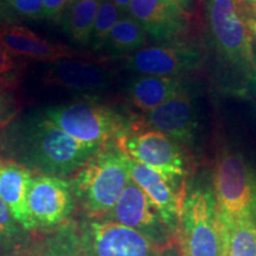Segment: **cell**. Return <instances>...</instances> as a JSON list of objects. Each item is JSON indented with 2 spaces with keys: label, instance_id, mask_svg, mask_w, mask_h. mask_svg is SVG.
Returning a JSON list of instances; mask_svg holds the SVG:
<instances>
[{
  "label": "cell",
  "instance_id": "obj_21",
  "mask_svg": "<svg viewBox=\"0 0 256 256\" xmlns=\"http://www.w3.org/2000/svg\"><path fill=\"white\" fill-rule=\"evenodd\" d=\"M147 34L130 16H122L106 40L104 48L112 54H133L145 48Z\"/></svg>",
  "mask_w": 256,
  "mask_h": 256
},
{
  "label": "cell",
  "instance_id": "obj_10",
  "mask_svg": "<svg viewBox=\"0 0 256 256\" xmlns=\"http://www.w3.org/2000/svg\"><path fill=\"white\" fill-rule=\"evenodd\" d=\"M110 220L144 234L159 247L166 249L172 242L171 234L160 220L147 194L130 179L116 204L108 214ZM171 238H174L171 236Z\"/></svg>",
  "mask_w": 256,
  "mask_h": 256
},
{
  "label": "cell",
  "instance_id": "obj_11",
  "mask_svg": "<svg viewBox=\"0 0 256 256\" xmlns=\"http://www.w3.org/2000/svg\"><path fill=\"white\" fill-rule=\"evenodd\" d=\"M74 194L72 184L62 177L34 176L28 204L37 226L62 223L74 209Z\"/></svg>",
  "mask_w": 256,
  "mask_h": 256
},
{
  "label": "cell",
  "instance_id": "obj_16",
  "mask_svg": "<svg viewBox=\"0 0 256 256\" xmlns=\"http://www.w3.org/2000/svg\"><path fill=\"white\" fill-rule=\"evenodd\" d=\"M0 43L12 56L34 60L52 63L64 58H76L78 56L72 48L46 40L30 28L19 25L0 26Z\"/></svg>",
  "mask_w": 256,
  "mask_h": 256
},
{
  "label": "cell",
  "instance_id": "obj_24",
  "mask_svg": "<svg viewBox=\"0 0 256 256\" xmlns=\"http://www.w3.org/2000/svg\"><path fill=\"white\" fill-rule=\"evenodd\" d=\"M23 230L0 198V250H11L17 247L23 240Z\"/></svg>",
  "mask_w": 256,
  "mask_h": 256
},
{
  "label": "cell",
  "instance_id": "obj_25",
  "mask_svg": "<svg viewBox=\"0 0 256 256\" xmlns=\"http://www.w3.org/2000/svg\"><path fill=\"white\" fill-rule=\"evenodd\" d=\"M19 112V104L11 88L0 84V130L16 120Z\"/></svg>",
  "mask_w": 256,
  "mask_h": 256
},
{
  "label": "cell",
  "instance_id": "obj_27",
  "mask_svg": "<svg viewBox=\"0 0 256 256\" xmlns=\"http://www.w3.org/2000/svg\"><path fill=\"white\" fill-rule=\"evenodd\" d=\"M8 5L16 14L28 19L44 18L43 0H8Z\"/></svg>",
  "mask_w": 256,
  "mask_h": 256
},
{
  "label": "cell",
  "instance_id": "obj_35",
  "mask_svg": "<svg viewBox=\"0 0 256 256\" xmlns=\"http://www.w3.org/2000/svg\"><path fill=\"white\" fill-rule=\"evenodd\" d=\"M252 81H254L255 86H256V58H255V66H254V70H252Z\"/></svg>",
  "mask_w": 256,
  "mask_h": 256
},
{
  "label": "cell",
  "instance_id": "obj_26",
  "mask_svg": "<svg viewBox=\"0 0 256 256\" xmlns=\"http://www.w3.org/2000/svg\"><path fill=\"white\" fill-rule=\"evenodd\" d=\"M19 66L14 57L0 43V84L12 88L17 84Z\"/></svg>",
  "mask_w": 256,
  "mask_h": 256
},
{
  "label": "cell",
  "instance_id": "obj_30",
  "mask_svg": "<svg viewBox=\"0 0 256 256\" xmlns=\"http://www.w3.org/2000/svg\"><path fill=\"white\" fill-rule=\"evenodd\" d=\"M112 2L118 6V8L122 12V14L130 12V5L132 0H112Z\"/></svg>",
  "mask_w": 256,
  "mask_h": 256
},
{
  "label": "cell",
  "instance_id": "obj_20",
  "mask_svg": "<svg viewBox=\"0 0 256 256\" xmlns=\"http://www.w3.org/2000/svg\"><path fill=\"white\" fill-rule=\"evenodd\" d=\"M101 0H72L62 14L63 28L70 40L82 46L90 43L94 22Z\"/></svg>",
  "mask_w": 256,
  "mask_h": 256
},
{
  "label": "cell",
  "instance_id": "obj_7",
  "mask_svg": "<svg viewBox=\"0 0 256 256\" xmlns=\"http://www.w3.org/2000/svg\"><path fill=\"white\" fill-rule=\"evenodd\" d=\"M118 145L134 162L178 180L185 174V160L172 138L154 130H127L116 139Z\"/></svg>",
  "mask_w": 256,
  "mask_h": 256
},
{
  "label": "cell",
  "instance_id": "obj_22",
  "mask_svg": "<svg viewBox=\"0 0 256 256\" xmlns=\"http://www.w3.org/2000/svg\"><path fill=\"white\" fill-rule=\"evenodd\" d=\"M122 16V12L112 0H101L89 44H92L95 49H100L104 46L112 28L115 26V24L120 20Z\"/></svg>",
  "mask_w": 256,
  "mask_h": 256
},
{
  "label": "cell",
  "instance_id": "obj_18",
  "mask_svg": "<svg viewBox=\"0 0 256 256\" xmlns=\"http://www.w3.org/2000/svg\"><path fill=\"white\" fill-rule=\"evenodd\" d=\"M185 92L179 78L138 75L127 87V98L138 110L148 113L166 101Z\"/></svg>",
  "mask_w": 256,
  "mask_h": 256
},
{
  "label": "cell",
  "instance_id": "obj_13",
  "mask_svg": "<svg viewBox=\"0 0 256 256\" xmlns=\"http://www.w3.org/2000/svg\"><path fill=\"white\" fill-rule=\"evenodd\" d=\"M43 81L48 86L66 89L82 95L104 92L114 81V72L102 63L64 58L50 64Z\"/></svg>",
  "mask_w": 256,
  "mask_h": 256
},
{
  "label": "cell",
  "instance_id": "obj_9",
  "mask_svg": "<svg viewBox=\"0 0 256 256\" xmlns=\"http://www.w3.org/2000/svg\"><path fill=\"white\" fill-rule=\"evenodd\" d=\"M202 52L200 48L188 44H172L162 46H145L130 54L126 66L139 75L178 78L200 66Z\"/></svg>",
  "mask_w": 256,
  "mask_h": 256
},
{
  "label": "cell",
  "instance_id": "obj_6",
  "mask_svg": "<svg viewBox=\"0 0 256 256\" xmlns=\"http://www.w3.org/2000/svg\"><path fill=\"white\" fill-rule=\"evenodd\" d=\"M84 256H156L164 250L144 234L114 220H92L80 236Z\"/></svg>",
  "mask_w": 256,
  "mask_h": 256
},
{
  "label": "cell",
  "instance_id": "obj_19",
  "mask_svg": "<svg viewBox=\"0 0 256 256\" xmlns=\"http://www.w3.org/2000/svg\"><path fill=\"white\" fill-rule=\"evenodd\" d=\"M220 214L222 256H256V224L252 215L228 217Z\"/></svg>",
  "mask_w": 256,
  "mask_h": 256
},
{
  "label": "cell",
  "instance_id": "obj_3",
  "mask_svg": "<svg viewBox=\"0 0 256 256\" xmlns=\"http://www.w3.org/2000/svg\"><path fill=\"white\" fill-rule=\"evenodd\" d=\"M176 240L180 256H222L218 208L209 191L185 196Z\"/></svg>",
  "mask_w": 256,
  "mask_h": 256
},
{
  "label": "cell",
  "instance_id": "obj_4",
  "mask_svg": "<svg viewBox=\"0 0 256 256\" xmlns=\"http://www.w3.org/2000/svg\"><path fill=\"white\" fill-rule=\"evenodd\" d=\"M40 113L76 142L104 147L128 130L119 114L96 102H72L51 106Z\"/></svg>",
  "mask_w": 256,
  "mask_h": 256
},
{
  "label": "cell",
  "instance_id": "obj_33",
  "mask_svg": "<svg viewBox=\"0 0 256 256\" xmlns=\"http://www.w3.org/2000/svg\"><path fill=\"white\" fill-rule=\"evenodd\" d=\"M156 256H178L174 250H170V249H164V250L159 252Z\"/></svg>",
  "mask_w": 256,
  "mask_h": 256
},
{
  "label": "cell",
  "instance_id": "obj_15",
  "mask_svg": "<svg viewBox=\"0 0 256 256\" xmlns=\"http://www.w3.org/2000/svg\"><path fill=\"white\" fill-rule=\"evenodd\" d=\"M144 126L172 139L190 142L197 130L196 108L188 92L176 96L145 114Z\"/></svg>",
  "mask_w": 256,
  "mask_h": 256
},
{
  "label": "cell",
  "instance_id": "obj_2",
  "mask_svg": "<svg viewBox=\"0 0 256 256\" xmlns=\"http://www.w3.org/2000/svg\"><path fill=\"white\" fill-rule=\"evenodd\" d=\"M130 180V158L116 144H106L76 174L72 188L92 216L108 215Z\"/></svg>",
  "mask_w": 256,
  "mask_h": 256
},
{
  "label": "cell",
  "instance_id": "obj_31",
  "mask_svg": "<svg viewBox=\"0 0 256 256\" xmlns=\"http://www.w3.org/2000/svg\"><path fill=\"white\" fill-rule=\"evenodd\" d=\"M168 2H171L172 4L177 5L178 8H180L184 12H186V14H188V12H190V10H191V0H168Z\"/></svg>",
  "mask_w": 256,
  "mask_h": 256
},
{
  "label": "cell",
  "instance_id": "obj_23",
  "mask_svg": "<svg viewBox=\"0 0 256 256\" xmlns=\"http://www.w3.org/2000/svg\"><path fill=\"white\" fill-rule=\"evenodd\" d=\"M40 256H84L80 236L72 228H64L48 241L46 247Z\"/></svg>",
  "mask_w": 256,
  "mask_h": 256
},
{
  "label": "cell",
  "instance_id": "obj_1",
  "mask_svg": "<svg viewBox=\"0 0 256 256\" xmlns=\"http://www.w3.org/2000/svg\"><path fill=\"white\" fill-rule=\"evenodd\" d=\"M101 148L76 142L40 112L16 119L0 130V156L38 174L63 178L75 174Z\"/></svg>",
  "mask_w": 256,
  "mask_h": 256
},
{
  "label": "cell",
  "instance_id": "obj_12",
  "mask_svg": "<svg viewBox=\"0 0 256 256\" xmlns=\"http://www.w3.org/2000/svg\"><path fill=\"white\" fill-rule=\"evenodd\" d=\"M130 179L147 194L166 229L176 238L185 200L184 188H178L177 180L165 177L130 158Z\"/></svg>",
  "mask_w": 256,
  "mask_h": 256
},
{
  "label": "cell",
  "instance_id": "obj_32",
  "mask_svg": "<svg viewBox=\"0 0 256 256\" xmlns=\"http://www.w3.org/2000/svg\"><path fill=\"white\" fill-rule=\"evenodd\" d=\"M252 215L256 224V177H254V184H252Z\"/></svg>",
  "mask_w": 256,
  "mask_h": 256
},
{
  "label": "cell",
  "instance_id": "obj_14",
  "mask_svg": "<svg viewBox=\"0 0 256 256\" xmlns=\"http://www.w3.org/2000/svg\"><path fill=\"white\" fill-rule=\"evenodd\" d=\"M130 17L156 40H174L188 28V14L168 0H132Z\"/></svg>",
  "mask_w": 256,
  "mask_h": 256
},
{
  "label": "cell",
  "instance_id": "obj_17",
  "mask_svg": "<svg viewBox=\"0 0 256 256\" xmlns=\"http://www.w3.org/2000/svg\"><path fill=\"white\" fill-rule=\"evenodd\" d=\"M32 177L28 168L0 156V198L24 230H34L37 226L28 204Z\"/></svg>",
  "mask_w": 256,
  "mask_h": 256
},
{
  "label": "cell",
  "instance_id": "obj_29",
  "mask_svg": "<svg viewBox=\"0 0 256 256\" xmlns=\"http://www.w3.org/2000/svg\"><path fill=\"white\" fill-rule=\"evenodd\" d=\"M243 10L247 14H250V18H256V0H240Z\"/></svg>",
  "mask_w": 256,
  "mask_h": 256
},
{
  "label": "cell",
  "instance_id": "obj_5",
  "mask_svg": "<svg viewBox=\"0 0 256 256\" xmlns=\"http://www.w3.org/2000/svg\"><path fill=\"white\" fill-rule=\"evenodd\" d=\"M208 20L218 52L236 68L252 74V31L240 0H206Z\"/></svg>",
  "mask_w": 256,
  "mask_h": 256
},
{
  "label": "cell",
  "instance_id": "obj_8",
  "mask_svg": "<svg viewBox=\"0 0 256 256\" xmlns=\"http://www.w3.org/2000/svg\"><path fill=\"white\" fill-rule=\"evenodd\" d=\"M255 176L236 152L224 151L214 171V190L218 211L228 217L252 215Z\"/></svg>",
  "mask_w": 256,
  "mask_h": 256
},
{
  "label": "cell",
  "instance_id": "obj_28",
  "mask_svg": "<svg viewBox=\"0 0 256 256\" xmlns=\"http://www.w3.org/2000/svg\"><path fill=\"white\" fill-rule=\"evenodd\" d=\"M72 0H43L44 2V18L50 20L62 18V14L68 8Z\"/></svg>",
  "mask_w": 256,
  "mask_h": 256
},
{
  "label": "cell",
  "instance_id": "obj_34",
  "mask_svg": "<svg viewBox=\"0 0 256 256\" xmlns=\"http://www.w3.org/2000/svg\"><path fill=\"white\" fill-rule=\"evenodd\" d=\"M248 24H249V28H250L252 34H254L255 36H256V18L249 19Z\"/></svg>",
  "mask_w": 256,
  "mask_h": 256
}]
</instances>
